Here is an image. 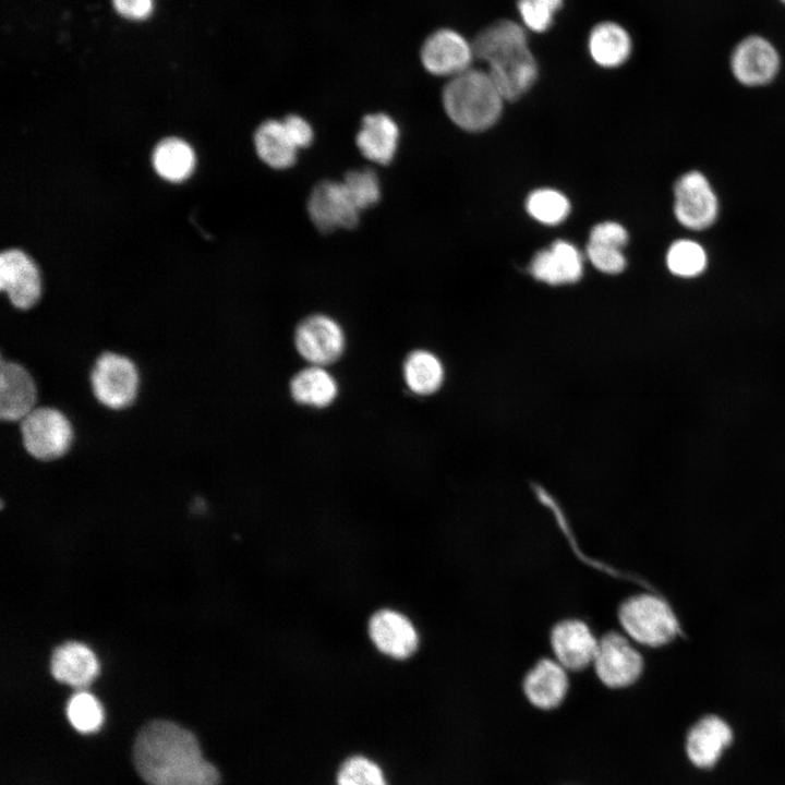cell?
<instances>
[{
	"instance_id": "9c48e42d",
	"label": "cell",
	"mask_w": 785,
	"mask_h": 785,
	"mask_svg": "<svg viewBox=\"0 0 785 785\" xmlns=\"http://www.w3.org/2000/svg\"><path fill=\"white\" fill-rule=\"evenodd\" d=\"M39 404V388L23 363L0 358V421L16 424Z\"/></svg>"
},
{
	"instance_id": "f35d334b",
	"label": "cell",
	"mask_w": 785,
	"mask_h": 785,
	"mask_svg": "<svg viewBox=\"0 0 785 785\" xmlns=\"http://www.w3.org/2000/svg\"><path fill=\"white\" fill-rule=\"evenodd\" d=\"M780 1H781V2H783V3L785 4V0H780Z\"/></svg>"
},
{
	"instance_id": "83f0119b",
	"label": "cell",
	"mask_w": 785,
	"mask_h": 785,
	"mask_svg": "<svg viewBox=\"0 0 785 785\" xmlns=\"http://www.w3.org/2000/svg\"><path fill=\"white\" fill-rule=\"evenodd\" d=\"M668 270L681 278H695L708 266V254L704 247L692 239L674 241L666 252Z\"/></svg>"
},
{
	"instance_id": "3957f363",
	"label": "cell",
	"mask_w": 785,
	"mask_h": 785,
	"mask_svg": "<svg viewBox=\"0 0 785 785\" xmlns=\"http://www.w3.org/2000/svg\"><path fill=\"white\" fill-rule=\"evenodd\" d=\"M16 430L24 452L40 463H55L70 455L76 440L72 419L62 409L38 404L19 423Z\"/></svg>"
},
{
	"instance_id": "74e56055",
	"label": "cell",
	"mask_w": 785,
	"mask_h": 785,
	"mask_svg": "<svg viewBox=\"0 0 785 785\" xmlns=\"http://www.w3.org/2000/svg\"><path fill=\"white\" fill-rule=\"evenodd\" d=\"M547 3L556 12L561 8L564 0H541Z\"/></svg>"
},
{
	"instance_id": "5b68a950",
	"label": "cell",
	"mask_w": 785,
	"mask_h": 785,
	"mask_svg": "<svg viewBox=\"0 0 785 785\" xmlns=\"http://www.w3.org/2000/svg\"><path fill=\"white\" fill-rule=\"evenodd\" d=\"M618 621L632 642L649 648L669 643L680 629L671 605L652 593H641L625 600L618 608Z\"/></svg>"
},
{
	"instance_id": "d6a6232c",
	"label": "cell",
	"mask_w": 785,
	"mask_h": 785,
	"mask_svg": "<svg viewBox=\"0 0 785 785\" xmlns=\"http://www.w3.org/2000/svg\"><path fill=\"white\" fill-rule=\"evenodd\" d=\"M517 7L527 28L543 33L552 26L556 11L547 3L541 0H518Z\"/></svg>"
},
{
	"instance_id": "52a82bcc",
	"label": "cell",
	"mask_w": 785,
	"mask_h": 785,
	"mask_svg": "<svg viewBox=\"0 0 785 785\" xmlns=\"http://www.w3.org/2000/svg\"><path fill=\"white\" fill-rule=\"evenodd\" d=\"M592 666L604 686L621 689L640 678L643 659L626 635L611 631L599 639Z\"/></svg>"
},
{
	"instance_id": "4dcf8cb0",
	"label": "cell",
	"mask_w": 785,
	"mask_h": 785,
	"mask_svg": "<svg viewBox=\"0 0 785 785\" xmlns=\"http://www.w3.org/2000/svg\"><path fill=\"white\" fill-rule=\"evenodd\" d=\"M336 785H389L382 766L364 754L346 758L336 773Z\"/></svg>"
},
{
	"instance_id": "484cf974",
	"label": "cell",
	"mask_w": 785,
	"mask_h": 785,
	"mask_svg": "<svg viewBox=\"0 0 785 785\" xmlns=\"http://www.w3.org/2000/svg\"><path fill=\"white\" fill-rule=\"evenodd\" d=\"M403 378L408 388L420 396L436 392L444 382L440 360L427 350H414L403 362Z\"/></svg>"
},
{
	"instance_id": "f1b7e54d",
	"label": "cell",
	"mask_w": 785,
	"mask_h": 785,
	"mask_svg": "<svg viewBox=\"0 0 785 785\" xmlns=\"http://www.w3.org/2000/svg\"><path fill=\"white\" fill-rule=\"evenodd\" d=\"M526 208L534 220L555 226L568 217L570 203L559 191L546 188L531 192L526 201Z\"/></svg>"
},
{
	"instance_id": "ba28073f",
	"label": "cell",
	"mask_w": 785,
	"mask_h": 785,
	"mask_svg": "<svg viewBox=\"0 0 785 785\" xmlns=\"http://www.w3.org/2000/svg\"><path fill=\"white\" fill-rule=\"evenodd\" d=\"M294 345L299 354L310 365L326 366L342 355L346 337L341 326L333 317L314 314L297 326Z\"/></svg>"
},
{
	"instance_id": "7a4b0ae2",
	"label": "cell",
	"mask_w": 785,
	"mask_h": 785,
	"mask_svg": "<svg viewBox=\"0 0 785 785\" xmlns=\"http://www.w3.org/2000/svg\"><path fill=\"white\" fill-rule=\"evenodd\" d=\"M442 99L449 119L469 132H481L494 125L505 100L488 72L472 68L450 77Z\"/></svg>"
},
{
	"instance_id": "ac0fdd59",
	"label": "cell",
	"mask_w": 785,
	"mask_h": 785,
	"mask_svg": "<svg viewBox=\"0 0 785 785\" xmlns=\"http://www.w3.org/2000/svg\"><path fill=\"white\" fill-rule=\"evenodd\" d=\"M567 672L555 659L538 661L523 678L522 688L528 701L541 710L559 706L569 688Z\"/></svg>"
},
{
	"instance_id": "e575fe53",
	"label": "cell",
	"mask_w": 785,
	"mask_h": 785,
	"mask_svg": "<svg viewBox=\"0 0 785 785\" xmlns=\"http://www.w3.org/2000/svg\"><path fill=\"white\" fill-rule=\"evenodd\" d=\"M628 238L627 230L620 224L604 221L592 228L589 242L621 250L627 244Z\"/></svg>"
},
{
	"instance_id": "f546056e",
	"label": "cell",
	"mask_w": 785,
	"mask_h": 785,
	"mask_svg": "<svg viewBox=\"0 0 785 785\" xmlns=\"http://www.w3.org/2000/svg\"><path fill=\"white\" fill-rule=\"evenodd\" d=\"M67 716L70 724L82 734L97 732L105 718L98 699L86 690H78L68 701Z\"/></svg>"
},
{
	"instance_id": "8992f818",
	"label": "cell",
	"mask_w": 785,
	"mask_h": 785,
	"mask_svg": "<svg viewBox=\"0 0 785 785\" xmlns=\"http://www.w3.org/2000/svg\"><path fill=\"white\" fill-rule=\"evenodd\" d=\"M673 212L676 220L691 231L705 230L716 221L720 203L704 173L690 170L677 179Z\"/></svg>"
},
{
	"instance_id": "d590c367",
	"label": "cell",
	"mask_w": 785,
	"mask_h": 785,
	"mask_svg": "<svg viewBox=\"0 0 785 785\" xmlns=\"http://www.w3.org/2000/svg\"><path fill=\"white\" fill-rule=\"evenodd\" d=\"M282 123L298 149L307 147L313 142V129L304 118L289 114L282 120Z\"/></svg>"
},
{
	"instance_id": "4fadbf2b",
	"label": "cell",
	"mask_w": 785,
	"mask_h": 785,
	"mask_svg": "<svg viewBox=\"0 0 785 785\" xmlns=\"http://www.w3.org/2000/svg\"><path fill=\"white\" fill-rule=\"evenodd\" d=\"M780 64L777 50L759 35L744 38L730 56L734 77L748 87L763 86L772 82L778 73Z\"/></svg>"
},
{
	"instance_id": "9a60e30c",
	"label": "cell",
	"mask_w": 785,
	"mask_h": 785,
	"mask_svg": "<svg viewBox=\"0 0 785 785\" xmlns=\"http://www.w3.org/2000/svg\"><path fill=\"white\" fill-rule=\"evenodd\" d=\"M733 730L717 715H705L689 729L685 749L690 762L701 769L716 764L724 750L732 744Z\"/></svg>"
},
{
	"instance_id": "836d02e7",
	"label": "cell",
	"mask_w": 785,
	"mask_h": 785,
	"mask_svg": "<svg viewBox=\"0 0 785 785\" xmlns=\"http://www.w3.org/2000/svg\"><path fill=\"white\" fill-rule=\"evenodd\" d=\"M587 256L591 264L605 274H619L626 267V258L620 249L589 242Z\"/></svg>"
},
{
	"instance_id": "cb8c5ba5",
	"label": "cell",
	"mask_w": 785,
	"mask_h": 785,
	"mask_svg": "<svg viewBox=\"0 0 785 785\" xmlns=\"http://www.w3.org/2000/svg\"><path fill=\"white\" fill-rule=\"evenodd\" d=\"M289 389L295 402L325 408L336 399L338 383L325 366L310 365L292 377Z\"/></svg>"
},
{
	"instance_id": "44dd1931",
	"label": "cell",
	"mask_w": 785,
	"mask_h": 785,
	"mask_svg": "<svg viewBox=\"0 0 785 785\" xmlns=\"http://www.w3.org/2000/svg\"><path fill=\"white\" fill-rule=\"evenodd\" d=\"M399 136V126L390 116L383 112L371 113L362 120L357 145L365 158L387 165L395 157Z\"/></svg>"
},
{
	"instance_id": "e0dca14e",
	"label": "cell",
	"mask_w": 785,
	"mask_h": 785,
	"mask_svg": "<svg viewBox=\"0 0 785 785\" xmlns=\"http://www.w3.org/2000/svg\"><path fill=\"white\" fill-rule=\"evenodd\" d=\"M369 633L376 648L394 659H406L418 648L419 637L412 623L402 614L382 609L370 619Z\"/></svg>"
},
{
	"instance_id": "ffe728a7",
	"label": "cell",
	"mask_w": 785,
	"mask_h": 785,
	"mask_svg": "<svg viewBox=\"0 0 785 785\" xmlns=\"http://www.w3.org/2000/svg\"><path fill=\"white\" fill-rule=\"evenodd\" d=\"M50 671L58 681L82 690L97 677L99 662L88 645L69 641L55 649Z\"/></svg>"
},
{
	"instance_id": "1f68e13d",
	"label": "cell",
	"mask_w": 785,
	"mask_h": 785,
	"mask_svg": "<svg viewBox=\"0 0 785 785\" xmlns=\"http://www.w3.org/2000/svg\"><path fill=\"white\" fill-rule=\"evenodd\" d=\"M342 182L359 210L365 209L379 201L381 184L373 170L350 171Z\"/></svg>"
},
{
	"instance_id": "d4e9b609",
	"label": "cell",
	"mask_w": 785,
	"mask_h": 785,
	"mask_svg": "<svg viewBox=\"0 0 785 785\" xmlns=\"http://www.w3.org/2000/svg\"><path fill=\"white\" fill-rule=\"evenodd\" d=\"M254 144L258 157L274 169H287L297 160L298 147L290 138L282 120L264 121L255 132Z\"/></svg>"
},
{
	"instance_id": "30bf717a",
	"label": "cell",
	"mask_w": 785,
	"mask_h": 785,
	"mask_svg": "<svg viewBox=\"0 0 785 785\" xmlns=\"http://www.w3.org/2000/svg\"><path fill=\"white\" fill-rule=\"evenodd\" d=\"M0 289L14 310L32 311L43 293L40 273L33 259L20 250L4 251L0 256Z\"/></svg>"
},
{
	"instance_id": "6da1fadb",
	"label": "cell",
	"mask_w": 785,
	"mask_h": 785,
	"mask_svg": "<svg viewBox=\"0 0 785 785\" xmlns=\"http://www.w3.org/2000/svg\"><path fill=\"white\" fill-rule=\"evenodd\" d=\"M133 763L147 785L220 784L217 768L204 758L195 735L166 720L142 727L133 745Z\"/></svg>"
},
{
	"instance_id": "d6986e66",
	"label": "cell",
	"mask_w": 785,
	"mask_h": 785,
	"mask_svg": "<svg viewBox=\"0 0 785 785\" xmlns=\"http://www.w3.org/2000/svg\"><path fill=\"white\" fill-rule=\"evenodd\" d=\"M530 271L535 279L547 285L573 283L583 274V258L573 244L557 240L533 256Z\"/></svg>"
},
{
	"instance_id": "2e32d148",
	"label": "cell",
	"mask_w": 785,
	"mask_h": 785,
	"mask_svg": "<svg viewBox=\"0 0 785 785\" xmlns=\"http://www.w3.org/2000/svg\"><path fill=\"white\" fill-rule=\"evenodd\" d=\"M487 72L505 100L523 96L538 77V63L529 47L487 63Z\"/></svg>"
},
{
	"instance_id": "5bb4252c",
	"label": "cell",
	"mask_w": 785,
	"mask_h": 785,
	"mask_svg": "<svg viewBox=\"0 0 785 785\" xmlns=\"http://www.w3.org/2000/svg\"><path fill=\"white\" fill-rule=\"evenodd\" d=\"M550 642L554 659L568 672H579L592 666L599 639L585 621L568 618L552 628Z\"/></svg>"
},
{
	"instance_id": "7c38bea8",
	"label": "cell",
	"mask_w": 785,
	"mask_h": 785,
	"mask_svg": "<svg viewBox=\"0 0 785 785\" xmlns=\"http://www.w3.org/2000/svg\"><path fill=\"white\" fill-rule=\"evenodd\" d=\"M307 213L322 232L338 228H353L359 221V208L351 200L343 182L324 180L312 190Z\"/></svg>"
},
{
	"instance_id": "8d00e7d4",
	"label": "cell",
	"mask_w": 785,
	"mask_h": 785,
	"mask_svg": "<svg viewBox=\"0 0 785 785\" xmlns=\"http://www.w3.org/2000/svg\"><path fill=\"white\" fill-rule=\"evenodd\" d=\"M114 9L130 20H144L153 11V0H112Z\"/></svg>"
},
{
	"instance_id": "4316f807",
	"label": "cell",
	"mask_w": 785,
	"mask_h": 785,
	"mask_svg": "<svg viewBox=\"0 0 785 785\" xmlns=\"http://www.w3.org/2000/svg\"><path fill=\"white\" fill-rule=\"evenodd\" d=\"M195 157L191 146L180 138H166L155 148L153 165L157 173L171 182L186 179L193 171Z\"/></svg>"
},
{
	"instance_id": "7402d4cb",
	"label": "cell",
	"mask_w": 785,
	"mask_h": 785,
	"mask_svg": "<svg viewBox=\"0 0 785 785\" xmlns=\"http://www.w3.org/2000/svg\"><path fill=\"white\" fill-rule=\"evenodd\" d=\"M588 49L592 60L605 69L624 64L630 57L632 41L629 33L620 24L605 21L593 26L588 38Z\"/></svg>"
},
{
	"instance_id": "8fae6325",
	"label": "cell",
	"mask_w": 785,
	"mask_h": 785,
	"mask_svg": "<svg viewBox=\"0 0 785 785\" xmlns=\"http://www.w3.org/2000/svg\"><path fill=\"white\" fill-rule=\"evenodd\" d=\"M420 58L428 73L449 77L470 69L475 59L472 43L451 28L430 34L421 47Z\"/></svg>"
},
{
	"instance_id": "603a6c76",
	"label": "cell",
	"mask_w": 785,
	"mask_h": 785,
	"mask_svg": "<svg viewBox=\"0 0 785 785\" xmlns=\"http://www.w3.org/2000/svg\"><path fill=\"white\" fill-rule=\"evenodd\" d=\"M472 47L476 59L490 63L529 46L524 27L511 20H499L483 28L472 41Z\"/></svg>"
},
{
	"instance_id": "277c9868",
	"label": "cell",
	"mask_w": 785,
	"mask_h": 785,
	"mask_svg": "<svg viewBox=\"0 0 785 785\" xmlns=\"http://www.w3.org/2000/svg\"><path fill=\"white\" fill-rule=\"evenodd\" d=\"M87 379L94 400L108 411H126L141 396V369L133 358L120 351H101L94 359Z\"/></svg>"
}]
</instances>
